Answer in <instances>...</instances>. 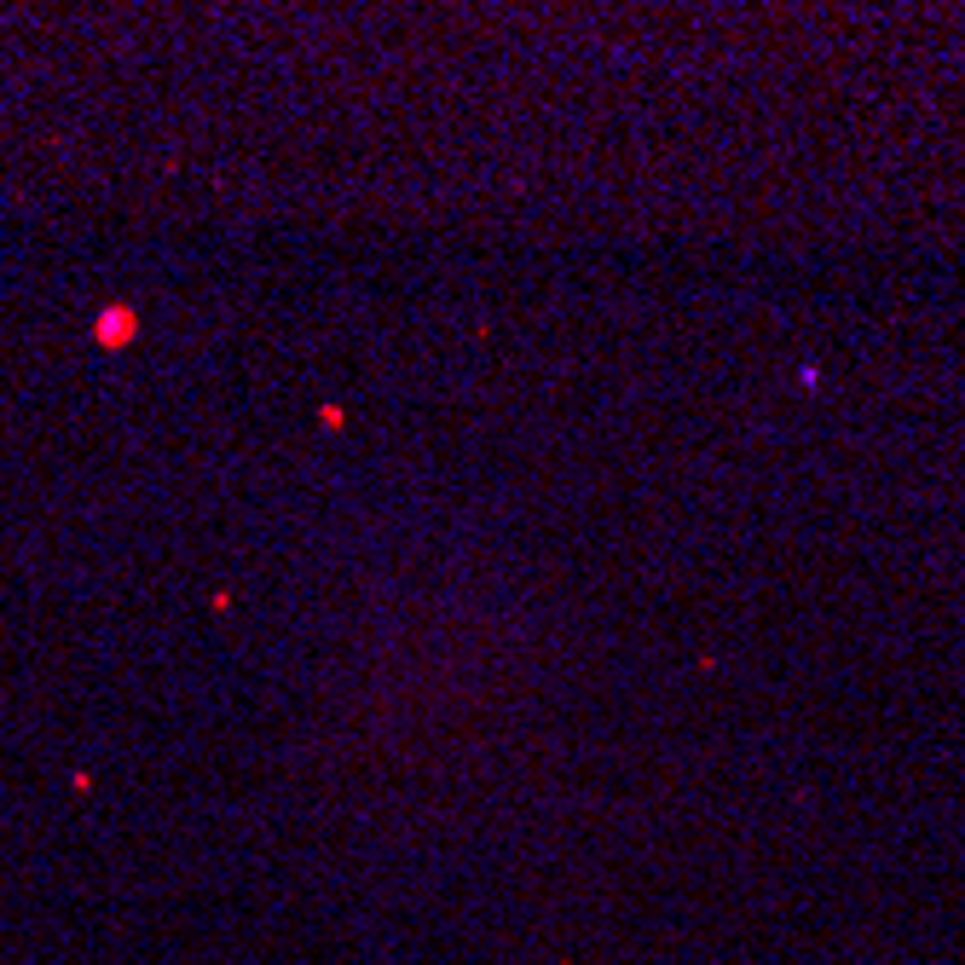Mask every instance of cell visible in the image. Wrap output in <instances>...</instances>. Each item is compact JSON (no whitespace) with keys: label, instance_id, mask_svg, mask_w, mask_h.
<instances>
[{"label":"cell","instance_id":"obj_1","mask_svg":"<svg viewBox=\"0 0 965 965\" xmlns=\"http://www.w3.org/2000/svg\"><path fill=\"white\" fill-rule=\"evenodd\" d=\"M99 330L111 336V341H104V348H122V336L134 330V318H127V313H104V324H99Z\"/></svg>","mask_w":965,"mask_h":965}]
</instances>
